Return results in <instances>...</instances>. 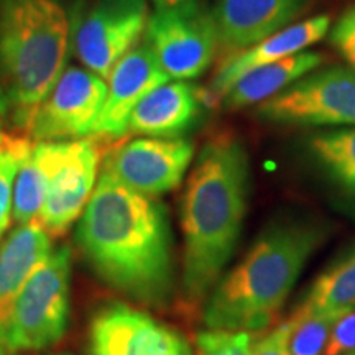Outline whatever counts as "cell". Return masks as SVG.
Returning <instances> with one entry per match:
<instances>
[{"label":"cell","mask_w":355,"mask_h":355,"mask_svg":"<svg viewBox=\"0 0 355 355\" xmlns=\"http://www.w3.org/2000/svg\"><path fill=\"white\" fill-rule=\"evenodd\" d=\"M76 243L96 277L125 298L162 309L175 295L165 206L102 171L79 217Z\"/></svg>","instance_id":"6da1fadb"},{"label":"cell","mask_w":355,"mask_h":355,"mask_svg":"<svg viewBox=\"0 0 355 355\" xmlns=\"http://www.w3.org/2000/svg\"><path fill=\"white\" fill-rule=\"evenodd\" d=\"M250 188L245 146L230 133H217L198 155L181 204L186 303L199 306L219 283L241 239Z\"/></svg>","instance_id":"7a4b0ae2"},{"label":"cell","mask_w":355,"mask_h":355,"mask_svg":"<svg viewBox=\"0 0 355 355\" xmlns=\"http://www.w3.org/2000/svg\"><path fill=\"white\" fill-rule=\"evenodd\" d=\"M324 229L306 217H279L261 230L250 250L219 279L204 306L209 329L252 332L273 322Z\"/></svg>","instance_id":"3957f363"},{"label":"cell","mask_w":355,"mask_h":355,"mask_svg":"<svg viewBox=\"0 0 355 355\" xmlns=\"http://www.w3.org/2000/svg\"><path fill=\"white\" fill-rule=\"evenodd\" d=\"M73 13L66 0H0V114L28 130L66 69Z\"/></svg>","instance_id":"277c9868"},{"label":"cell","mask_w":355,"mask_h":355,"mask_svg":"<svg viewBox=\"0 0 355 355\" xmlns=\"http://www.w3.org/2000/svg\"><path fill=\"white\" fill-rule=\"evenodd\" d=\"M69 247H58L30 275L17 296L0 343L2 354H28L55 345L64 336L71 296Z\"/></svg>","instance_id":"5b68a950"},{"label":"cell","mask_w":355,"mask_h":355,"mask_svg":"<svg viewBox=\"0 0 355 355\" xmlns=\"http://www.w3.org/2000/svg\"><path fill=\"white\" fill-rule=\"evenodd\" d=\"M144 38L162 69L175 81L199 78L219 53L214 13L204 0L155 8Z\"/></svg>","instance_id":"8992f818"},{"label":"cell","mask_w":355,"mask_h":355,"mask_svg":"<svg viewBox=\"0 0 355 355\" xmlns=\"http://www.w3.org/2000/svg\"><path fill=\"white\" fill-rule=\"evenodd\" d=\"M257 115L285 125L355 127V71L349 66L311 71L261 102Z\"/></svg>","instance_id":"52a82bcc"},{"label":"cell","mask_w":355,"mask_h":355,"mask_svg":"<svg viewBox=\"0 0 355 355\" xmlns=\"http://www.w3.org/2000/svg\"><path fill=\"white\" fill-rule=\"evenodd\" d=\"M148 17L146 0H94L73 13V50L84 68L105 81L140 43Z\"/></svg>","instance_id":"ba28073f"},{"label":"cell","mask_w":355,"mask_h":355,"mask_svg":"<svg viewBox=\"0 0 355 355\" xmlns=\"http://www.w3.org/2000/svg\"><path fill=\"white\" fill-rule=\"evenodd\" d=\"M105 91V81L97 74L69 66L38 105L26 133L37 141L86 139L94 133Z\"/></svg>","instance_id":"9c48e42d"},{"label":"cell","mask_w":355,"mask_h":355,"mask_svg":"<svg viewBox=\"0 0 355 355\" xmlns=\"http://www.w3.org/2000/svg\"><path fill=\"white\" fill-rule=\"evenodd\" d=\"M87 355H193L176 329L133 306L110 301L94 311L87 326Z\"/></svg>","instance_id":"30bf717a"},{"label":"cell","mask_w":355,"mask_h":355,"mask_svg":"<svg viewBox=\"0 0 355 355\" xmlns=\"http://www.w3.org/2000/svg\"><path fill=\"white\" fill-rule=\"evenodd\" d=\"M193 155V144L184 139L141 137L112 146L105 153L102 171L127 188L155 198L180 186Z\"/></svg>","instance_id":"8fae6325"},{"label":"cell","mask_w":355,"mask_h":355,"mask_svg":"<svg viewBox=\"0 0 355 355\" xmlns=\"http://www.w3.org/2000/svg\"><path fill=\"white\" fill-rule=\"evenodd\" d=\"M99 137L69 141V150L53 176L38 222L50 237H60L86 209L97 183L102 158Z\"/></svg>","instance_id":"7c38bea8"},{"label":"cell","mask_w":355,"mask_h":355,"mask_svg":"<svg viewBox=\"0 0 355 355\" xmlns=\"http://www.w3.org/2000/svg\"><path fill=\"white\" fill-rule=\"evenodd\" d=\"M168 81L171 79L158 64L148 44L137 43L105 79L107 91L92 135L104 140L125 137L128 119L135 105L155 87Z\"/></svg>","instance_id":"4fadbf2b"},{"label":"cell","mask_w":355,"mask_h":355,"mask_svg":"<svg viewBox=\"0 0 355 355\" xmlns=\"http://www.w3.org/2000/svg\"><path fill=\"white\" fill-rule=\"evenodd\" d=\"M309 0H214L219 53L224 60L293 25Z\"/></svg>","instance_id":"5bb4252c"},{"label":"cell","mask_w":355,"mask_h":355,"mask_svg":"<svg viewBox=\"0 0 355 355\" xmlns=\"http://www.w3.org/2000/svg\"><path fill=\"white\" fill-rule=\"evenodd\" d=\"M331 30V20L326 15H318L306 19L298 24L288 25L286 28L270 35L261 42L252 44L247 50L222 61L217 69L209 89L206 91L207 104H219L225 92L232 84L248 71L260 66L277 63L285 58L303 53L326 37Z\"/></svg>","instance_id":"9a60e30c"},{"label":"cell","mask_w":355,"mask_h":355,"mask_svg":"<svg viewBox=\"0 0 355 355\" xmlns=\"http://www.w3.org/2000/svg\"><path fill=\"white\" fill-rule=\"evenodd\" d=\"M207 104L206 92L186 81H168L148 92L128 119L127 133L157 139H181L196 125Z\"/></svg>","instance_id":"2e32d148"},{"label":"cell","mask_w":355,"mask_h":355,"mask_svg":"<svg viewBox=\"0 0 355 355\" xmlns=\"http://www.w3.org/2000/svg\"><path fill=\"white\" fill-rule=\"evenodd\" d=\"M51 250L50 235L38 220L13 229L0 247V343L17 296Z\"/></svg>","instance_id":"e0dca14e"},{"label":"cell","mask_w":355,"mask_h":355,"mask_svg":"<svg viewBox=\"0 0 355 355\" xmlns=\"http://www.w3.org/2000/svg\"><path fill=\"white\" fill-rule=\"evenodd\" d=\"M324 56L314 51H303L277 63L260 66L243 74L225 92L219 104L229 110L261 104L285 91L311 71L322 64Z\"/></svg>","instance_id":"ac0fdd59"},{"label":"cell","mask_w":355,"mask_h":355,"mask_svg":"<svg viewBox=\"0 0 355 355\" xmlns=\"http://www.w3.org/2000/svg\"><path fill=\"white\" fill-rule=\"evenodd\" d=\"M69 141H38L26 155L13 188L12 219L19 225L38 219L53 176L68 153Z\"/></svg>","instance_id":"d6986e66"},{"label":"cell","mask_w":355,"mask_h":355,"mask_svg":"<svg viewBox=\"0 0 355 355\" xmlns=\"http://www.w3.org/2000/svg\"><path fill=\"white\" fill-rule=\"evenodd\" d=\"M355 308V243L311 286L298 309L345 314Z\"/></svg>","instance_id":"ffe728a7"},{"label":"cell","mask_w":355,"mask_h":355,"mask_svg":"<svg viewBox=\"0 0 355 355\" xmlns=\"http://www.w3.org/2000/svg\"><path fill=\"white\" fill-rule=\"evenodd\" d=\"M309 150L332 183L355 201V127L318 133Z\"/></svg>","instance_id":"44dd1931"},{"label":"cell","mask_w":355,"mask_h":355,"mask_svg":"<svg viewBox=\"0 0 355 355\" xmlns=\"http://www.w3.org/2000/svg\"><path fill=\"white\" fill-rule=\"evenodd\" d=\"M344 314L296 309L288 319V343L293 355H322L337 319Z\"/></svg>","instance_id":"7402d4cb"},{"label":"cell","mask_w":355,"mask_h":355,"mask_svg":"<svg viewBox=\"0 0 355 355\" xmlns=\"http://www.w3.org/2000/svg\"><path fill=\"white\" fill-rule=\"evenodd\" d=\"M33 144L26 137L0 130V239L12 220L13 188L17 173Z\"/></svg>","instance_id":"603a6c76"},{"label":"cell","mask_w":355,"mask_h":355,"mask_svg":"<svg viewBox=\"0 0 355 355\" xmlns=\"http://www.w3.org/2000/svg\"><path fill=\"white\" fill-rule=\"evenodd\" d=\"M193 355H252V337L248 332L204 331L196 337Z\"/></svg>","instance_id":"cb8c5ba5"},{"label":"cell","mask_w":355,"mask_h":355,"mask_svg":"<svg viewBox=\"0 0 355 355\" xmlns=\"http://www.w3.org/2000/svg\"><path fill=\"white\" fill-rule=\"evenodd\" d=\"M331 43L355 71V6L349 7L331 28Z\"/></svg>","instance_id":"d4e9b609"},{"label":"cell","mask_w":355,"mask_h":355,"mask_svg":"<svg viewBox=\"0 0 355 355\" xmlns=\"http://www.w3.org/2000/svg\"><path fill=\"white\" fill-rule=\"evenodd\" d=\"M355 352V309L337 319L322 355H349Z\"/></svg>","instance_id":"484cf974"},{"label":"cell","mask_w":355,"mask_h":355,"mask_svg":"<svg viewBox=\"0 0 355 355\" xmlns=\"http://www.w3.org/2000/svg\"><path fill=\"white\" fill-rule=\"evenodd\" d=\"M288 322L261 337L252 344V355H293L288 343Z\"/></svg>","instance_id":"4316f807"},{"label":"cell","mask_w":355,"mask_h":355,"mask_svg":"<svg viewBox=\"0 0 355 355\" xmlns=\"http://www.w3.org/2000/svg\"><path fill=\"white\" fill-rule=\"evenodd\" d=\"M155 3V7L159 8V7H175L178 3H183L186 0H152Z\"/></svg>","instance_id":"83f0119b"},{"label":"cell","mask_w":355,"mask_h":355,"mask_svg":"<svg viewBox=\"0 0 355 355\" xmlns=\"http://www.w3.org/2000/svg\"><path fill=\"white\" fill-rule=\"evenodd\" d=\"M48 355H73L69 352H53V354H48Z\"/></svg>","instance_id":"f1b7e54d"},{"label":"cell","mask_w":355,"mask_h":355,"mask_svg":"<svg viewBox=\"0 0 355 355\" xmlns=\"http://www.w3.org/2000/svg\"><path fill=\"white\" fill-rule=\"evenodd\" d=\"M2 355H28V354H2Z\"/></svg>","instance_id":"f546056e"},{"label":"cell","mask_w":355,"mask_h":355,"mask_svg":"<svg viewBox=\"0 0 355 355\" xmlns=\"http://www.w3.org/2000/svg\"><path fill=\"white\" fill-rule=\"evenodd\" d=\"M0 130H2V114H0Z\"/></svg>","instance_id":"4dcf8cb0"},{"label":"cell","mask_w":355,"mask_h":355,"mask_svg":"<svg viewBox=\"0 0 355 355\" xmlns=\"http://www.w3.org/2000/svg\"><path fill=\"white\" fill-rule=\"evenodd\" d=\"M349 355H355V352H352V354H349Z\"/></svg>","instance_id":"1f68e13d"}]
</instances>
